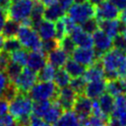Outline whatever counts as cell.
Listing matches in <instances>:
<instances>
[{
  "mask_svg": "<svg viewBox=\"0 0 126 126\" xmlns=\"http://www.w3.org/2000/svg\"><path fill=\"white\" fill-rule=\"evenodd\" d=\"M106 81L119 79L126 74V54L116 48H111L100 57Z\"/></svg>",
  "mask_w": 126,
  "mask_h": 126,
  "instance_id": "6da1fadb",
  "label": "cell"
},
{
  "mask_svg": "<svg viewBox=\"0 0 126 126\" xmlns=\"http://www.w3.org/2000/svg\"><path fill=\"white\" fill-rule=\"evenodd\" d=\"M17 38L20 41L22 47L27 50L34 51L40 50L41 48V38L39 37L36 31L31 26L21 25L17 32Z\"/></svg>",
  "mask_w": 126,
  "mask_h": 126,
  "instance_id": "7a4b0ae2",
  "label": "cell"
},
{
  "mask_svg": "<svg viewBox=\"0 0 126 126\" xmlns=\"http://www.w3.org/2000/svg\"><path fill=\"white\" fill-rule=\"evenodd\" d=\"M32 104L33 100L30 97L28 94L19 93L13 99L10 100V114L13 115L16 119L25 116H30L32 112Z\"/></svg>",
  "mask_w": 126,
  "mask_h": 126,
  "instance_id": "3957f363",
  "label": "cell"
},
{
  "mask_svg": "<svg viewBox=\"0 0 126 126\" xmlns=\"http://www.w3.org/2000/svg\"><path fill=\"white\" fill-rule=\"evenodd\" d=\"M58 88L52 81H39L38 83H35L33 87L31 89V91L28 93L30 97L34 100H52L56 98Z\"/></svg>",
  "mask_w": 126,
  "mask_h": 126,
  "instance_id": "277c9868",
  "label": "cell"
},
{
  "mask_svg": "<svg viewBox=\"0 0 126 126\" xmlns=\"http://www.w3.org/2000/svg\"><path fill=\"white\" fill-rule=\"evenodd\" d=\"M67 13L77 25H81L88 19L94 17V5L89 1L83 3H73L67 9Z\"/></svg>",
  "mask_w": 126,
  "mask_h": 126,
  "instance_id": "5b68a950",
  "label": "cell"
},
{
  "mask_svg": "<svg viewBox=\"0 0 126 126\" xmlns=\"http://www.w3.org/2000/svg\"><path fill=\"white\" fill-rule=\"evenodd\" d=\"M33 6V0H18L12 2L7 10L9 19H12L19 24L30 18L32 9Z\"/></svg>",
  "mask_w": 126,
  "mask_h": 126,
  "instance_id": "8992f818",
  "label": "cell"
},
{
  "mask_svg": "<svg viewBox=\"0 0 126 126\" xmlns=\"http://www.w3.org/2000/svg\"><path fill=\"white\" fill-rule=\"evenodd\" d=\"M37 82V72L30 69L29 67L22 69L20 75L14 82L19 93L28 94L33 85Z\"/></svg>",
  "mask_w": 126,
  "mask_h": 126,
  "instance_id": "52a82bcc",
  "label": "cell"
},
{
  "mask_svg": "<svg viewBox=\"0 0 126 126\" xmlns=\"http://www.w3.org/2000/svg\"><path fill=\"white\" fill-rule=\"evenodd\" d=\"M92 36H93L94 49L95 50L98 58L100 59V57L102 56L103 53H105L106 51L110 50L113 47L112 38L99 29L94 31L92 33Z\"/></svg>",
  "mask_w": 126,
  "mask_h": 126,
  "instance_id": "ba28073f",
  "label": "cell"
},
{
  "mask_svg": "<svg viewBox=\"0 0 126 126\" xmlns=\"http://www.w3.org/2000/svg\"><path fill=\"white\" fill-rule=\"evenodd\" d=\"M72 59L82 64L85 67H88L98 60V56L95 50L93 47H75L71 53Z\"/></svg>",
  "mask_w": 126,
  "mask_h": 126,
  "instance_id": "9c48e42d",
  "label": "cell"
},
{
  "mask_svg": "<svg viewBox=\"0 0 126 126\" xmlns=\"http://www.w3.org/2000/svg\"><path fill=\"white\" fill-rule=\"evenodd\" d=\"M120 15L119 10L107 0L94 5V17L97 21L117 19Z\"/></svg>",
  "mask_w": 126,
  "mask_h": 126,
  "instance_id": "30bf717a",
  "label": "cell"
},
{
  "mask_svg": "<svg viewBox=\"0 0 126 126\" xmlns=\"http://www.w3.org/2000/svg\"><path fill=\"white\" fill-rule=\"evenodd\" d=\"M92 108H93V100L84 94H81L77 95L72 109L83 123L92 114Z\"/></svg>",
  "mask_w": 126,
  "mask_h": 126,
  "instance_id": "8fae6325",
  "label": "cell"
},
{
  "mask_svg": "<svg viewBox=\"0 0 126 126\" xmlns=\"http://www.w3.org/2000/svg\"><path fill=\"white\" fill-rule=\"evenodd\" d=\"M77 95L78 94L70 87L67 86L58 90L55 99L61 105L63 110H72Z\"/></svg>",
  "mask_w": 126,
  "mask_h": 126,
  "instance_id": "7c38bea8",
  "label": "cell"
},
{
  "mask_svg": "<svg viewBox=\"0 0 126 126\" xmlns=\"http://www.w3.org/2000/svg\"><path fill=\"white\" fill-rule=\"evenodd\" d=\"M70 37L78 47H93V36L77 25L69 33Z\"/></svg>",
  "mask_w": 126,
  "mask_h": 126,
  "instance_id": "4fadbf2b",
  "label": "cell"
},
{
  "mask_svg": "<svg viewBox=\"0 0 126 126\" xmlns=\"http://www.w3.org/2000/svg\"><path fill=\"white\" fill-rule=\"evenodd\" d=\"M97 22H98V29L101 30L102 32H104L111 38H113L117 34L121 33V32L125 26L118 19L102 20V21H97Z\"/></svg>",
  "mask_w": 126,
  "mask_h": 126,
  "instance_id": "5bb4252c",
  "label": "cell"
},
{
  "mask_svg": "<svg viewBox=\"0 0 126 126\" xmlns=\"http://www.w3.org/2000/svg\"><path fill=\"white\" fill-rule=\"evenodd\" d=\"M105 83L106 81L104 79L87 82L84 94L90 97L91 99H96L105 92Z\"/></svg>",
  "mask_w": 126,
  "mask_h": 126,
  "instance_id": "9a60e30c",
  "label": "cell"
},
{
  "mask_svg": "<svg viewBox=\"0 0 126 126\" xmlns=\"http://www.w3.org/2000/svg\"><path fill=\"white\" fill-rule=\"evenodd\" d=\"M46 63H47L46 54L43 53L41 50H34L29 53L27 65L30 69L38 72Z\"/></svg>",
  "mask_w": 126,
  "mask_h": 126,
  "instance_id": "2e32d148",
  "label": "cell"
},
{
  "mask_svg": "<svg viewBox=\"0 0 126 126\" xmlns=\"http://www.w3.org/2000/svg\"><path fill=\"white\" fill-rule=\"evenodd\" d=\"M68 56L69 55L61 47L58 46L46 54V59H47V63H49L53 67L61 68L65 65L66 61L68 60Z\"/></svg>",
  "mask_w": 126,
  "mask_h": 126,
  "instance_id": "e0dca14e",
  "label": "cell"
},
{
  "mask_svg": "<svg viewBox=\"0 0 126 126\" xmlns=\"http://www.w3.org/2000/svg\"><path fill=\"white\" fill-rule=\"evenodd\" d=\"M83 77L87 82L104 79V71H103V67L100 62V59L96 60L92 65L88 66V68L85 70L83 74Z\"/></svg>",
  "mask_w": 126,
  "mask_h": 126,
  "instance_id": "ac0fdd59",
  "label": "cell"
},
{
  "mask_svg": "<svg viewBox=\"0 0 126 126\" xmlns=\"http://www.w3.org/2000/svg\"><path fill=\"white\" fill-rule=\"evenodd\" d=\"M41 40L55 38V24L54 22L43 19L34 29Z\"/></svg>",
  "mask_w": 126,
  "mask_h": 126,
  "instance_id": "d6986e66",
  "label": "cell"
},
{
  "mask_svg": "<svg viewBox=\"0 0 126 126\" xmlns=\"http://www.w3.org/2000/svg\"><path fill=\"white\" fill-rule=\"evenodd\" d=\"M82 122L77 114L72 110H64L60 117L52 126H81Z\"/></svg>",
  "mask_w": 126,
  "mask_h": 126,
  "instance_id": "ffe728a7",
  "label": "cell"
},
{
  "mask_svg": "<svg viewBox=\"0 0 126 126\" xmlns=\"http://www.w3.org/2000/svg\"><path fill=\"white\" fill-rule=\"evenodd\" d=\"M96 100L101 113L105 117L109 118V116L111 115L114 109V96H112L107 93H103L100 96L96 98Z\"/></svg>",
  "mask_w": 126,
  "mask_h": 126,
  "instance_id": "44dd1931",
  "label": "cell"
},
{
  "mask_svg": "<svg viewBox=\"0 0 126 126\" xmlns=\"http://www.w3.org/2000/svg\"><path fill=\"white\" fill-rule=\"evenodd\" d=\"M64 16H65V10L60 6L58 2H55L48 6H44L43 19L51 22H56L57 20L63 18Z\"/></svg>",
  "mask_w": 126,
  "mask_h": 126,
  "instance_id": "7402d4cb",
  "label": "cell"
},
{
  "mask_svg": "<svg viewBox=\"0 0 126 126\" xmlns=\"http://www.w3.org/2000/svg\"><path fill=\"white\" fill-rule=\"evenodd\" d=\"M63 111H64L63 108H62L61 105L57 102V100H56V99H52V100H51V104H50L48 110L46 111V113L43 115L42 119H43L46 123L52 125V124H53L54 122H56V120L60 117V115L63 113Z\"/></svg>",
  "mask_w": 126,
  "mask_h": 126,
  "instance_id": "603a6c76",
  "label": "cell"
},
{
  "mask_svg": "<svg viewBox=\"0 0 126 126\" xmlns=\"http://www.w3.org/2000/svg\"><path fill=\"white\" fill-rule=\"evenodd\" d=\"M43 11H44L43 3L41 1H33V6L30 15L32 27L33 29H35L36 26L43 20Z\"/></svg>",
  "mask_w": 126,
  "mask_h": 126,
  "instance_id": "cb8c5ba5",
  "label": "cell"
},
{
  "mask_svg": "<svg viewBox=\"0 0 126 126\" xmlns=\"http://www.w3.org/2000/svg\"><path fill=\"white\" fill-rule=\"evenodd\" d=\"M64 69L66 70V72L69 74V76L71 78H75V77L83 76V74L86 70V67L83 66L82 64L78 63L74 59L68 58V60L66 61L65 65H64Z\"/></svg>",
  "mask_w": 126,
  "mask_h": 126,
  "instance_id": "d4e9b609",
  "label": "cell"
},
{
  "mask_svg": "<svg viewBox=\"0 0 126 126\" xmlns=\"http://www.w3.org/2000/svg\"><path fill=\"white\" fill-rule=\"evenodd\" d=\"M53 81H54V84L57 86V88L61 89V88L69 86L70 81H71V77L66 72V70L61 67V68H57L56 69Z\"/></svg>",
  "mask_w": 126,
  "mask_h": 126,
  "instance_id": "484cf974",
  "label": "cell"
},
{
  "mask_svg": "<svg viewBox=\"0 0 126 126\" xmlns=\"http://www.w3.org/2000/svg\"><path fill=\"white\" fill-rule=\"evenodd\" d=\"M105 91L107 94H111L112 96L119 95L121 94H124V88L120 81V79H114V80H108L105 83Z\"/></svg>",
  "mask_w": 126,
  "mask_h": 126,
  "instance_id": "4316f807",
  "label": "cell"
},
{
  "mask_svg": "<svg viewBox=\"0 0 126 126\" xmlns=\"http://www.w3.org/2000/svg\"><path fill=\"white\" fill-rule=\"evenodd\" d=\"M19 23L12 20V19H7V21L5 22L1 32H2V35L6 38V37H13L17 35L18 30H19Z\"/></svg>",
  "mask_w": 126,
  "mask_h": 126,
  "instance_id": "83f0119b",
  "label": "cell"
},
{
  "mask_svg": "<svg viewBox=\"0 0 126 126\" xmlns=\"http://www.w3.org/2000/svg\"><path fill=\"white\" fill-rule=\"evenodd\" d=\"M10 54V60L21 65L22 67H25L27 65V61H28V56H29V50H27L26 48H19Z\"/></svg>",
  "mask_w": 126,
  "mask_h": 126,
  "instance_id": "f1b7e54d",
  "label": "cell"
},
{
  "mask_svg": "<svg viewBox=\"0 0 126 126\" xmlns=\"http://www.w3.org/2000/svg\"><path fill=\"white\" fill-rule=\"evenodd\" d=\"M55 67H53L52 65H50L49 63H46L38 72H37V81H53L54 79V75L56 72Z\"/></svg>",
  "mask_w": 126,
  "mask_h": 126,
  "instance_id": "f546056e",
  "label": "cell"
},
{
  "mask_svg": "<svg viewBox=\"0 0 126 126\" xmlns=\"http://www.w3.org/2000/svg\"><path fill=\"white\" fill-rule=\"evenodd\" d=\"M22 69H23V67L21 65H19V64H17V63H15V62H13V61L10 60L9 64L7 65V67H6V69H5L4 72L6 73L9 81L11 83H14L15 80L17 79V77L20 75Z\"/></svg>",
  "mask_w": 126,
  "mask_h": 126,
  "instance_id": "4dcf8cb0",
  "label": "cell"
},
{
  "mask_svg": "<svg viewBox=\"0 0 126 126\" xmlns=\"http://www.w3.org/2000/svg\"><path fill=\"white\" fill-rule=\"evenodd\" d=\"M51 104V100H38L32 104V113L38 117H43V115L48 110Z\"/></svg>",
  "mask_w": 126,
  "mask_h": 126,
  "instance_id": "1f68e13d",
  "label": "cell"
},
{
  "mask_svg": "<svg viewBox=\"0 0 126 126\" xmlns=\"http://www.w3.org/2000/svg\"><path fill=\"white\" fill-rule=\"evenodd\" d=\"M86 84H87V81L84 79L83 76H80V77H75L71 79L69 86L77 94H84Z\"/></svg>",
  "mask_w": 126,
  "mask_h": 126,
  "instance_id": "d6a6232c",
  "label": "cell"
},
{
  "mask_svg": "<svg viewBox=\"0 0 126 126\" xmlns=\"http://www.w3.org/2000/svg\"><path fill=\"white\" fill-rule=\"evenodd\" d=\"M22 45L20 43V41L18 40V38L16 36H13V37H6L4 39V43H3V50L8 52V53H11L19 48H21Z\"/></svg>",
  "mask_w": 126,
  "mask_h": 126,
  "instance_id": "836d02e7",
  "label": "cell"
},
{
  "mask_svg": "<svg viewBox=\"0 0 126 126\" xmlns=\"http://www.w3.org/2000/svg\"><path fill=\"white\" fill-rule=\"evenodd\" d=\"M59 47H61L68 55H71V53L73 52V50L75 49L76 45L74 43V41L72 40V38L70 37L69 34H66L62 39H60L59 41Z\"/></svg>",
  "mask_w": 126,
  "mask_h": 126,
  "instance_id": "e575fe53",
  "label": "cell"
},
{
  "mask_svg": "<svg viewBox=\"0 0 126 126\" xmlns=\"http://www.w3.org/2000/svg\"><path fill=\"white\" fill-rule=\"evenodd\" d=\"M80 27H81L85 32H89V33L92 34L94 31H96V30L98 29V22H97V20H96L94 17H93V18L88 19V20L85 21L84 23H82V24L80 25Z\"/></svg>",
  "mask_w": 126,
  "mask_h": 126,
  "instance_id": "d590c367",
  "label": "cell"
},
{
  "mask_svg": "<svg viewBox=\"0 0 126 126\" xmlns=\"http://www.w3.org/2000/svg\"><path fill=\"white\" fill-rule=\"evenodd\" d=\"M18 94H19L18 89L16 88V86L14 85V83H11V82H10V83L7 85V87L5 88V90L3 91L1 96L4 97L5 99H7L8 101H10V100L13 99Z\"/></svg>",
  "mask_w": 126,
  "mask_h": 126,
  "instance_id": "8d00e7d4",
  "label": "cell"
},
{
  "mask_svg": "<svg viewBox=\"0 0 126 126\" xmlns=\"http://www.w3.org/2000/svg\"><path fill=\"white\" fill-rule=\"evenodd\" d=\"M54 24H55V38L59 41L67 34V32H66L65 25H64L62 18L57 20L56 22H54Z\"/></svg>",
  "mask_w": 126,
  "mask_h": 126,
  "instance_id": "74e56055",
  "label": "cell"
},
{
  "mask_svg": "<svg viewBox=\"0 0 126 126\" xmlns=\"http://www.w3.org/2000/svg\"><path fill=\"white\" fill-rule=\"evenodd\" d=\"M58 46H59V42H58V40H57L56 38L47 39V40L41 41V48H40V50H41L43 53L47 54L49 51L53 50L54 48H56V47H58Z\"/></svg>",
  "mask_w": 126,
  "mask_h": 126,
  "instance_id": "f35d334b",
  "label": "cell"
},
{
  "mask_svg": "<svg viewBox=\"0 0 126 126\" xmlns=\"http://www.w3.org/2000/svg\"><path fill=\"white\" fill-rule=\"evenodd\" d=\"M112 41H113L114 48L121 50L123 52H126V37L122 33H119L116 36H114L112 38Z\"/></svg>",
  "mask_w": 126,
  "mask_h": 126,
  "instance_id": "ab89813d",
  "label": "cell"
},
{
  "mask_svg": "<svg viewBox=\"0 0 126 126\" xmlns=\"http://www.w3.org/2000/svg\"><path fill=\"white\" fill-rule=\"evenodd\" d=\"M0 126H18L17 119L13 115L6 113L0 117Z\"/></svg>",
  "mask_w": 126,
  "mask_h": 126,
  "instance_id": "60d3db41",
  "label": "cell"
},
{
  "mask_svg": "<svg viewBox=\"0 0 126 126\" xmlns=\"http://www.w3.org/2000/svg\"><path fill=\"white\" fill-rule=\"evenodd\" d=\"M10 62V54L3 49L0 50V70L5 71L7 65Z\"/></svg>",
  "mask_w": 126,
  "mask_h": 126,
  "instance_id": "b9f144b4",
  "label": "cell"
},
{
  "mask_svg": "<svg viewBox=\"0 0 126 126\" xmlns=\"http://www.w3.org/2000/svg\"><path fill=\"white\" fill-rule=\"evenodd\" d=\"M9 83H10V81H9L6 73L3 70H0V96Z\"/></svg>",
  "mask_w": 126,
  "mask_h": 126,
  "instance_id": "7bdbcfd3",
  "label": "cell"
},
{
  "mask_svg": "<svg viewBox=\"0 0 126 126\" xmlns=\"http://www.w3.org/2000/svg\"><path fill=\"white\" fill-rule=\"evenodd\" d=\"M45 121L36 115H30V120H29V126H43Z\"/></svg>",
  "mask_w": 126,
  "mask_h": 126,
  "instance_id": "ee69618b",
  "label": "cell"
},
{
  "mask_svg": "<svg viewBox=\"0 0 126 126\" xmlns=\"http://www.w3.org/2000/svg\"><path fill=\"white\" fill-rule=\"evenodd\" d=\"M9 111V101L4 97L0 96V117L8 113Z\"/></svg>",
  "mask_w": 126,
  "mask_h": 126,
  "instance_id": "f6af8a7d",
  "label": "cell"
},
{
  "mask_svg": "<svg viewBox=\"0 0 126 126\" xmlns=\"http://www.w3.org/2000/svg\"><path fill=\"white\" fill-rule=\"evenodd\" d=\"M8 19V15H7V11L5 9H3L1 6H0V32L5 24V22L7 21Z\"/></svg>",
  "mask_w": 126,
  "mask_h": 126,
  "instance_id": "bcb514c9",
  "label": "cell"
},
{
  "mask_svg": "<svg viewBox=\"0 0 126 126\" xmlns=\"http://www.w3.org/2000/svg\"><path fill=\"white\" fill-rule=\"evenodd\" d=\"M109 1L111 4H113L119 11L123 10L126 7V0H107Z\"/></svg>",
  "mask_w": 126,
  "mask_h": 126,
  "instance_id": "7dc6e473",
  "label": "cell"
},
{
  "mask_svg": "<svg viewBox=\"0 0 126 126\" xmlns=\"http://www.w3.org/2000/svg\"><path fill=\"white\" fill-rule=\"evenodd\" d=\"M58 3L60 4V6L66 11L73 3H74V0H57Z\"/></svg>",
  "mask_w": 126,
  "mask_h": 126,
  "instance_id": "c3c4849f",
  "label": "cell"
},
{
  "mask_svg": "<svg viewBox=\"0 0 126 126\" xmlns=\"http://www.w3.org/2000/svg\"><path fill=\"white\" fill-rule=\"evenodd\" d=\"M118 121L120 123V126H126V110L118 117Z\"/></svg>",
  "mask_w": 126,
  "mask_h": 126,
  "instance_id": "681fc988",
  "label": "cell"
},
{
  "mask_svg": "<svg viewBox=\"0 0 126 126\" xmlns=\"http://www.w3.org/2000/svg\"><path fill=\"white\" fill-rule=\"evenodd\" d=\"M119 17H120V21H121L124 25H126V7L122 10V12L120 13Z\"/></svg>",
  "mask_w": 126,
  "mask_h": 126,
  "instance_id": "f907efd6",
  "label": "cell"
},
{
  "mask_svg": "<svg viewBox=\"0 0 126 126\" xmlns=\"http://www.w3.org/2000/svg\"><path fill=\"white\" fill-rule=\"evenodd\" d=\"M4 39L5 37L2 35V33H0V50H2L3 48V43H4Z\"/></svg>",
  "mask_w": 126,
  "mask_h": 126,
  "instance_id": "816d5d0a",
  "label": "cell"
},
{
  "mask_svg": "<svg viewBox=\"0 0 126 126\" xmlns=\"http://www.w3.org/2000/svg\"><path fill=\"white\" fill-rule=\"evenodd\" d=\"M90 3H92L93 5H96V4H98V3H100V2H102L103 0H88Z\"/></svg>",
  "mask_w": 126,
  "mask_h": 126,
  "instance_id": "f5cc1de1",
  "label": "cell"
},
{
  "mask_svg": "<svg viewBox=\"0 0 126 126\" xmlns=\"http://www.w3.org/2000/svg\"><path fill=\"white\" fill-rule=\"evenodd\" d=\"M121 33L126 37V25L124 26V28H123V30H122V32H121Z\"/></svg>",
  "mask_w": 126,
  "mask_h": 126,
  "instance_id": "db71d44e",
  "label": "cell"
},
{
  "mask_svg": "<svg viewBox=\"0 0 126 126\" xmlns=\"http://www.w3.org/2000/svg\"><path fill=\"white\" fill-rule=\"evenodd\" d=\"M86 1H88V0H74V3H83Z\"/></svg>",
  "mask_w": 126,
  "mask_h": 126,
  "instance_id": "11a10c76",
  "label": "cell"
},
{
  "mask_svg": "<svg viewBox=\"0 0 126 126\" xmlns=\"http://www.w3.org/2000/svg\"><path fill=\"white\" fill-rule=\"evenodd\" d=\"M43 126H51V125H50V124H48V123H46V122H45V123H44V125H43Z\"/></svg>",
  "mask_w": 126,
  "mask_h": 126,
  "instance_id": "9f6ffc18",
  "label": "cell"
},
{
  "mask_svg": "<svg viewBox=\"0 0 126 126\" xmlns=\"http://www.w3.org/2000/svg\"><path fill=\"white\" fill-rule=\"evenodd\" d=\"M15 1H18V0H11V2H15Z\"/></svg>",
  "mask_w": 126,
  "mask_h": 126,
  "instance_id": "6f0895ef",
  "label": "cell"
},
{
  "mask_svg": "<svg viewBox=\"0 0 126 126\" xmlns=\"http://www.w3.org/2000/svg\"><path fill=\"white\" fill-rule=\"evenodd\" d=\"M33 1H42V0H33Z\"/></svg>",
  "mask_w": 126,
  "mask_h": 126,
  "instance_id": "680465c9",
  "label": "cell"
}]
</instances>
